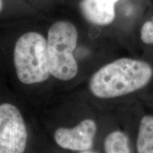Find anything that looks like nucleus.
Listing matches in <instances>:
<instances>
[{"mask_svg": "<svg viewBox=\"0 0 153 153\" xmlns=\"http://www.w3.org/2000/svg\"><path fill=\"white\" fill-rule=\"evenodd\" d=\"M153 76L149 63L122 57L101 67L91 76L89 89L99 99H112L143 89Z\"/></svg>", "mask_w": 153, "mask_h": 153, "instance_id": "obj_1", "label": "nucleus"}, {"mask_svg": "<svg viewBox=\"0 0 153 153\" xmlns=\"http://www.w3.org/2000/svg\"><path fill=\"white\" fill-rule=\"evenodd\" d=\"M14 64L19 81L26 85L43 83L51 76L47 39L38 32H27L16 42Z\"/></svg>", "mask_w": 153, "mask_h": 153, "instance_id": "obj_2", "label": "nucleus"}, {"mask_svg": "<svg viewBox=\"0 0 153 153\" xmlns=\"http://www.w3.org/2000/svg\"><path fill=\"white\" fill-rule=\"evenodd\" d=\"M78 41L75 26L68 21H59L49 28L47 51L51 76L60 81L74 79L79 66L74 56Z\"/></svg>", "mask_w": 153, "mask_h": 153, "instance_id": "obj_3", "label": "nucleus"}, {"mask_svg": "<svg viewBox=\"0 0 153 153\" xmlns=\"http://www.w3.org/2000/svg\"><path fill=\"white\" fill-rule=\"evenodd\" d=\"M28 134L24 116L15 105L0 104V153H25Z\"/></svg>", "mask_w": 153, "mask_h": 153, "instance_id": "obj_4", "label": "nucleus"}, {"mask_svg": "<svg viewBox=\"0 0 153 153\" xmlns=\"http://www.w3.org/2000/svg\"><path fill=\"white\" fill-rule=\"evenodd\" d=\"M97 132V123L91 118H86L74 127L57 128L53 138L60 148L79 152L92 149Z\"/></svg>", "mask_w": 153, "mask_h": 153, "instance_id": "obj_5", "label": "nucleus"}, {"mask_svg": "<svg viewBox=\"0 0 153 153\" xmlns=\"http://www.w3.org/2000/svg\"><path fill=\"white\" fill-rule=\"evenodd\" d=\"M118 0H82V12L91 24L106 26L114 20L115 4Z\"/></svg>", "mask_w": 153, "mask_h": 153, "instance_id": "obj_6", "label": "nucleus"}, {"mask_svg": "<svg viewBox=\"0 0 153 153\" xmlns=\"http://www.w3.org/2000/svg\"><path fill=\"white\" fill-rule=\"evenodd\" d=\"M137 153H153V116L141 118L136 141Z\"/></svg>", "mask_w": 153, "mask_h": 153, "instance_id": "obj_7", "label": "nucleus"}, {"mask_svg": "<svg viewBox=\"0 0 153 153\" xmlns=\"http://www.w3.org/2000/svg\"><path fill=\"white\" fill-rule=\"evenodd\" d=\"M104 149L105 153H131L128 137L120 131H113L106 135Z\"/></svg>", "mask_w": 153, "mask_h": 153, "instance_id": "obj_8", "label": "nucleus"}, {"mask_svg": "<svg viewBox=\"0 0 153 153\" xmlns=\"http://www.w3.org/2000/svg\"><path fill=\"white\" fill-rule=\"evenodd\" d=\"M140 38L145 44H153V16L151 21L146 22L140 30Z\"/></svg>", "mask_w": 153, "mask_h": 153, "instance_id": "obj_9", "label": "nucleus"}, {"mask_svg": "<svg viewBox=\"0 0 153 153\" xmlns=\"http://www.w3.org/2000/svg\"><path fill=\"white\" fill-rule=\"evenodd\" d=\"M77 153H99V152H97V151H95V150H93L92 149H91V150L82 151V152H77Z\"/></svg>", "mask_w": 153, "mask_h": 153, "instance_id": "obj_10", "label": "nucleus"}, {"mask_svg": "<svg viewBox=\"0 0 153 153\" xmlns=\"http://www.w3.org/2000/svg\"><path fill=\"white\" fill-rule=\"evenodd\" d=\"M2 8H3V1L2 0H0V12H1Z\"/></svg>", "mask_w": 153, "mask_h": 153, "instance_id": "obj_11", "label": "nucleus"}]
</instances>
